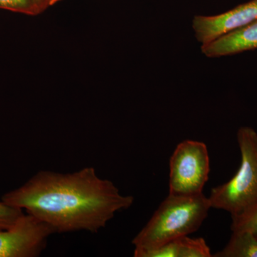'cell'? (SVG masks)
I'll use <instances>...</instances> for the list:
<instances>
[{"instance_id":"obj_5","label":"cell","mask_w":257,"mask_h":257,"mask_svg":"<svg viewBox=\"0 0 257 257\" xmlns=\"http://www.w3.org/2000/svg\"><path fill=\"white\" fill-rule=\"evenodd\" d=\"M55 233L46 223L23 214L11 227L0 229V257L39 256Z\"/></svg>"},{"instance_id":"obj_3","label":"cell","mask_w":257,"mask_h":257,"mask_svg":"<svg viewBox=\"0 0 257 257\" xmlns=\"http://www.w3.org/2000/svg\"><path fill=\"white\" fill-rule=\"evenodd\" d=\"M241 161L239 170L226 183L211 189L208 197L211 208L222 209L231 216L241 214L257 202V133L243 126L238 130Z\"/></svg>"},{"instance_id":"obj_12","label":"cell","mask_w":257,"mask_h":257,"mask_svg":"<svg viewBox=\"0 0 257 257\" xmlns=\"http://www.w3.org/2000/svg\"><path fill=\"white\" fill-rule=\"evenodd\" d=\"M23 214V209L12 207L2 201L0 202V229L11 227Z\"/></svg>"},{"instance_id":"obj_14","label":"cell","mask_w":257,"mask_h":257,"mask_svg":"<svg viewBox=\"0 0 257 257\" xmlns=\"http://www.w3.org/2000/svg\"><path fill=\"white\" fill-rule=\"evenodd\" d=\"M62 1V0H53L52 2V5L56 4V3H59V2Z\"/></svg>"},{"instance_id":"obj_4","label":"cell","mask_w":257,"mask_h":257,"mask_svg":"<svg viewBox=\"0 0 257 257\" xmlns=\"http://www.w3.org/2000/svg\"><path fill=\"white\" fill-rule=\"evenodd\" d=\"M210 162L207 145L187 140L176 147L170 160V194H202L209 179Z\"/></svg>"},{"instance_id":"obj_7","label":"cell","mask_w":257,"mask_h":257,"mask_svg":"<svg viewBox=\"0 0 257 257\" xmlns=\"http://www.w3.org/2000/svg\"><path fill=\"white\" fill-rule=\"evenodd\" d=\"M255 49H257V20L202 45V53L210 58L236 55Z\"/></svg>"},{"instance_id":"obj_2","label":"cell","mask_w":257,"mask_h":257,"mask_svg":"<svg viewBox=\"0 0 257 257\" xmlns=\"http://www.w3.org/2000/svg\"><path fill=\"white\" fill-rule=\"evenodd\" d=\"M210 209L209 199L203 193L196 195L169 193L132 241L135 246L134 254L195 232L202 226Z\"/></svg>"},{"instance_id":"obj_11","label":"cell","mask_w":257,"mask_h":257,"mask_svg":"<svg viewBox=\"0 0 257 257\" xmlns=\"http://www.w3.org/2000/svg\"><path fill=\"white\" fill-rule=\"evenodd\" d=\"M0 9L32 16L42 13L37 0H0Z\"/></svg>"},{"instance_id":"obj_13","label":"cell","mask_w":257,"mask_h":257,"mask_svg":"<svg viewBox=\"0 0 257 257\" xmlns=\"http://www.w3.org/2000/svg\"><path fill=\"white\" fill-rule=\"evenodd\" d=\"M42 12L45 11L48 7L52 6L53 0H37Z\"/></svg>"},{"instance_id":"obj_8","label":"cell","mask_w":257,"mask_h":257,"mask_svg":"<svg viewBox=\"0 0 257 257\" xmlns=\"http://www.w3.org/2000/svg\"><path fill=\"white\" fill-rule=\"evenodd\" d=\"M135 257H211L210 248L203 238L182 236L151 250L135 253Z\"/></svg>"},{"instance_id":"obj_1","label":"cell","mask_w":257,"mask_h":257,"mask_svg":"<svg viewBox=\"0 0 257 257\" xmlns=\"http://www.w3.org/2000/svg\"><path fill=\"white\" fill-rule=\"evenodd\" d=\"M2 201L50 226L55 233H97L118 211L133 205V196L122 195L109 179L92 167L72 173L42 170Z\"/></svg>"},{"instance_id":"obj_10","label":"cell","mask_w":257,"mask_h":257,"mask_svg":"<svg viewBox=\"0 0 257 257\" xmlns=\"http://www.w3.org/2000/svg\"><path fill=\"white\" fill-rule=\"evenodd\" d=\"M233 232H250L257 236V202L241 214L231 216Z\"/></svg>"},{"instance_id":"obj_6","label":"cell","mask_w":257,"mask_h":257,"mask_svg":"<svg viewBox=\"0 0 257 257\" xmlns=\"http://www.w3.org/2000/svg\"><path fill=\"white\" fill-rule=\"evenodd\" d=\"M257 20V0H250L221 14L193 19L192 27L198 42L207 45Z\"/></svg>"},{"instance_id":"obj_9","label":"cell","mask_w":257,"mask_h":257,"mask_svg":"<svg viewBox=\"0 0 257 257\" xmlns=\"http://www.w3.org/2000/svg\"><path fill=\"white\" fill-rule=\"evenodd\" d=\"M214 257H257V236L250 232H233L229 243Z\"/></svg>"}]
</instances>
